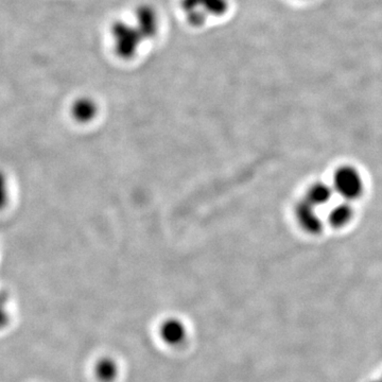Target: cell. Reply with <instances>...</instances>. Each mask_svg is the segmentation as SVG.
Instances as JSON below:
<instances>
[{
  "mask_svg": "<svg viewBox=\"0 0 382 382\" xmlns=\"http://www.w3.org/2000/svg\"><path fill=\"white\" fill-rule=\"evenodd\" d=\"M111 35L114 51L121 60L133 59L144 41L135 24H129L123 20L113 22Z\"/></svg>",
  "mask_w": 382,
  "mask_h": 382,
  "instance_id": "obj_1",
  "label": "cell"
},
{
  "mask_svg": "<svg viewBox=\"0 0 382 382\" xmlns=\"http://www.w3.org/2000/svg\"><path fill=\"white\" fill-rule=\"evenodd\" d=\"M181 9L188 24L202 27L210 18H221L228 10L227 0H181Z\"/></svg>",
  "mask_w": 382,
  "mask_h": 382,
  "instance_id": "obj_2",
  "label": "cell"
},
{
  "mask_svg": "<svg viewBox=\"0 0 382 382\" xmlns=\"http://www.w3.org/2000/svg\"><path fill=\"white\" fill-rule=\"evenodd\" d=\"M332 185L334 193L346 201H355L364 193L362 175L353 166H342L336 169Z\"/></svg>",
  "mask_w": 382,
  "mask_h": 382,
  "instance_id": "obj_3",
  "label": "cell"
},
{
  "mask_svg": "<svg viewBox=\"0 0 382 382\" xmlns=\"http://www.w3.org/2000/svg\"><path fill=\"white\" fill-rule=\"evenodd\" d=\"M294 216L297 224L307 234L319 235L324 229L325 221L319 212V208L309 203L306 199L295 204Z\"/></svg>",
  "mask_w": 382,
  "mask_h": 382,
  "instance_id": "obj_4",
  "label": "cell"
},
{
  "mask_svg": "<svg viewBox=\"0 0 382 382\" xmlns=\"http://www.w3.org/2000/svg\"><path fill=\"white\" fill-rule=\"evenodd\" d=\"M135 26L144 41L152 40L160 30V18L152 6L140 5L135 10Z\"/></svg>",
  "mask_w": 382,
  "mask_h": 382,
  "instance_id": "obj_5",
  "label": "cell"
},
{
  "mask_svg": "<svg viewBox=\"0 0 382 382\" xmlns=\"http://www.w3.org/2000/svg\"><path fill=\"white\" fill-rule=\"evenodd\" d=\"M327 207L326 222L334 228L346 226L354 218L355 210L352 202L342 199L340 202H332Z\"/></svg>",
  "mask_w": 382,
  "mask_h": 382,
  "instance_id": "obj_6",
  "label": "cell"
},
{
  "mask_svg": "<svg viewBox=\"0 0 382 382\" xmlns=\"http://www.w3.org/2000/svg\"><path fill=\"white\" fill-rule=\"evenodd\" d=\"M334 195L336 193L332 185L325 182H315L313 185L309 186L303 199L307 200L309 203L320 210L324 206H329L334 202Z\"/></svg>",
  "mask_w": 382,
  "mask_h": 382,
  "instance_id": "obj_7",
  "label": "cell"
},
{
  "mask_svg": "<svg viewBox=\"0 0 382 382\" xmlns=\"http://www.w3.org/2000/svg\"><path fill=\"white\" fill-rule=\"evenodd\" d=\"M160 334L162 340L168 346H179L187 338V330L179 320L168 319L161 325Z\"/></svg>",
  "mask_w": 382,
  "mask_h": 382,
  "instance_id": "obj_8",
  "label": "cell"
},
{
  "mask_svg": "<svg viewBox=\"0 0 382 382\" xmlns=\"http://www.w3.org/2000/svg\"><path fill=\"white\" fill-rule=\"evenodd\" d=\"M98 107L92 99L80 98L74 101L71 107V114L74 118L79 123H88L96 117Z\"/></svg>",
  "mask_w": 382,
  "mask_h": 382,
  "instance_id": "obj_9",
  "label": "cell"
},
{
  "mask_svg": "<svg viewBox=\"0 0 382 382\" xmlns=\"http://www.w3.org/2000/svg\"><path fill=\"white\" fill-rule=\"evenodd\" d=\"M119 367L113 358H101L95 367V374L100 382H113L118 377Z\"/></svg>",
  "mask_w": 382,
  "mask_h": 382,
  "instance_id": "obj_10",
  "label": "cell"
},
{
  "mask_svg": "<svg viewBox=\"0 0 382 382\" xmlns=\"http://www.w3.org/2000/svg\"><path fill=\"white\" fill-rule=\"evenodd\" d=\"M10 201V186L7 175L0 170V210H5Z\"/></svg>",
  "mask_w": 382,
  "mask_h": 382,
  "instance_id": "obj_11",
  "label": "cell"
},
{
  "mask_svg": "<svg viewBox=\"0 0 382 382\" xmlns=\"http://www.w3.org/2000/svg\"><path fill=\"white\" fill-rule=\"evenodd\" d=\"M374 382H382L381 380H380V381H374Z\"/></svg>",
  "mask_w": 382,
  "mask_h": 382,
  "instance_id": "obj_12",
  "label": "cell"
},
{
  "mask_svg": "<svg viewBox=\"0 0 382 382\" xmlns=\"http://www.w3.org/2000/svg\"><path fill=\"white\" fill-rule=\"evenodd\" d=\"M381 381H382V380H381Z\"/></svg>",
  "mask_w": 382,
  "mask_h": 382,
  "instance_id": "obj_13",
  "label": "cell"
}]
</instances>
